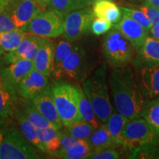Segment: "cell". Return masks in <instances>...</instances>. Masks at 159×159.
<instances>
[{"mask_svg":"<svg viewBox=\"0 0 159 159\" xmlns=\"http://www.w3.org/2000/svg\"><path fill=\"white\" fill-rule=\"evenodd\" d=\"M114 102L119 114L132 119L142 116L150 100L143 94L132 67L114 68L109 76Z\"/></svg>","mask_w":159,"mask_h":159,"instance_id":"1","label":"cell"},{"mask_svg":"<svg viewBox=\"0 0 159 159\" xmlns=\"http://www.w3.org/2000/svg\"><path fill=\"white\" fill-rule=\"evenodd\" d=\"M108 67L103 63L94 71L92 76L85 80L83 90L85 96L92 105L95 114L102 124H105L113 112L108 84H107Z\"/></svg>","mask_w":159,"mask_h":159,"instance_id":"2","label":"cell"},{"mask_svg":"<svg viewBox=\"0 0 159 159\" xmlns=\"http://www.w3.org/2000/svg\"><path fill=\"white\" fill-rule=\"evenodd\" d=\"M52 91L55 107L63 126L68 127L81 120L77 88L69 83L59 82L52 87Z\"/></svg>","mask_w":159,"mask_h":159,"instance_id":"3","label":"cell"},{"mask_svg":"<svg viewBox=\"0 0 159 159\" xmlns=\"http://www.w3.org/2000/svg\"><path fill=\"white\" fill-rule=\"evenodd\" d=\"M102 49L105 59L113 68L128 65L134 58V47L114 27L103 37Z\"/></svg>","mask_w":159,"mask_h":159,"instance_id":"4","label":"cell"},{"mask_svg":"<svg viewBox=\"0 0 159 159\" xmlns=\"http://www.w3.org/2000/svg\"><path fill=\"white\" fill-rule=\"evenodd\" d=\"M159 135L142 116L129 119L123 129L119 146L126 150L144 145H158Z\"/></svg>","mask_w":159,"mask_h":159,"instance_id":"5","label":"cell"},{"mask_svg":"<svg viewBox=\"0 0 159 159\" xmlns=\"http://www.w3.org/2000/svg\"><path fill=\"white\" fill-rule=\"evenodd\" d=\"M41 156L13 127L4 130L3 140L0 146V159H35Z\"/></svg>","mask_w":159,"mask_h":159,"instance_id":"6","label":"cell"},{"mask_svg":"<svg viewBox=\"0 0 159 159\" xmlns=\"http://www.w3.org/2000/svg\"><path fill=\"white\" fill-rule=\"evenodd\" d=\"M63 23L64 16L60 12L52 8L45 9L21 30L31 34L50 39L63 34Z\"/></svg>","mask_w":159,"mask_h":159,"instance_id":"7","label":"cell"},{"mask_svg":"<svg viewBox=\"0 0 159 159\" xmlns=\"http://www.w3.org/2000/svg\"><path fill=\"white\" fill-rule=\"evenodd\" d=\"M94 16L93 10L88 7L68 13L64 17L63 37L70 42L82 39L90 31Z\"/></svg>","mask_w":159,"mask_h":159,"instance_id":"8","label":"cell"},{"mask_svg":"<svg viewBox=\"0 0 159 159\" xmlns=\"http://www.w3.org/2000/svg\"><path fill=\"white\" fill-rule=\"evenodd\" d=\"M133 66L145 97L150 101L159 97V63H134Z\"/></svg>","mask_w":159,"mask_h":159,"instance_id":"9","label":"cell"},{"mask_svg":"<svg viewBox=\"0 0 159 159\" xmlns=\"http://www.w3.org/2000/svg\"><path fill=\"white\" fill-rule=\"evenodd\" d=\"M86 64V52L80 45L75 44L70 54L63 61L61 69L53 77L56 80L82 78Z\"/></svg>","mask_w":159,"mask_h":159,"instance_id":"10","label":"cell"},{"mask_svg":"<svg viewBox=\"0 0 159 159\" xmlns=\"http://www.w3.org/2000/svg\"><path fill=\"white\" fill-rule=\"evenodd\" d=\"M18 29L21 30L43 11L35 0H15L3 6Z\"/></svg>","mask_w":159,"mask_h":159,"instance_id":"11","label":"cell"},{"mask_svg":"<svg viewBox=\"0 0 159 159\" xmlns=\"http://www.w3.org/2000/svg\"><path fill=\"white\" fill-rule=\"evenodd\" d=\"M33 69V61L25 59L19 60L10 63L8 66L2 69L0 78L7 90L17 94V86L20 81Z\"/></svg>","mask_w":159,"mask_h":159,"instance_id":"12","label":"cell"},{"mask_svg":"<svg viewBox=\"0 0 159 159\" xmlns=\"http://www.w3.org/2000/svg\"><path fill=\"white\" fill-rule=\"evenodd\" d=\"M48 77L33 69L20 81L16 92L25 99L33 100L48 85Z\"/></svg>","mask_w":159,"mask_h":159,"instance_id":"13","label":"cell"},{"mask_svg":"<svg viewBox=\"0 0 159 159\" xmlns=\"http://www.w3.org/2000/svg\"><path fill=\"white\" fill-rule=\"evenodd\" d=\"M46 38L28 33L15 50L5 55L4 61L10 64L21 59L33 61L39 47L44 42Z\"/></svg>","mask_w":159,"mask_h":159,"instance_id":"14","label":"cell"},{"mask_svg":"<svg viewBox=\"0 0 159 159\" xmlns=\"http://www.w3.org/2000/svg\"><path fill=\"white\" fill-rule=\"evenodd\" d=\"M38 111L45 117L57 130L63 126L60 119L52 97V87L48 85L41 94L31 100Z\"/></svg>","mask_w":159,"mask_h":159,"instance_id":"15","label":"cell"},{"mask_svg":"<svg viewBox=\"0 0 159 159\" xmlns=\"http://www.w3.org/2000/svg\"><path fill=\"white\" fill-rule=\"evenodd\" d=\"M114 27L130 41L136 51L142 47L148 37V31L134 20L124 16Z\"/></svg>","mask_w":159,"mask_h":159,"instance_id":"16","label":"cell"},{"mask_svg":"<svg viewBox=\"0 0 159 159\" xmlns=\"http://www.w3.org/2000/svg\"><path fill=\"white\" fill-rule=\"evenodd\" d=\"M55 49L53 43L50 40L46 39L44 42L39 47L33 61L34 69L47 77L52 74Z\"/></svg>","mask_w":159,"mask_h":159,"instance_id":"17","label":"cell"},{"mask_svg":"<svg viewBox=\"0 0 159 159\" xmlns=\"http://www.w3.org/2000/svg\"><path fill=\"white\" fill-rule=\"evenodd\" d=\"M159 63V41L148 36L137 50L132 63Z\"/></svg>","mask_w":159,"mask_h":159,"instance_id":"18","label":"cell"},{"mask_svg":"<svg viewBox=\"0 0 159 159\" xmlns=\"http://www.w3.org/2000/svg\"><path fill=\"white\" fill-rule=\"evenodd\" d=\"M13 116H15L19 128L21 129V134L24 135L25 139L41 152H43V146L40 142L39 136H38L37 128L30 122V120L25 116L23 111L20 110L16 105L14 111H13Z\"/></svg>","mask_w":159,"mask_h":159,"instance_id":"19","label":"cell"},{"mask_svg":"<svg viewBox=\"0 0 159 159\" xmlns=\"http://www.w3.org/2000/svg\"><path fill=\"white\" fill-rule=\"evenodd\" d=\"M37 129L38 136L43 146V152L55 156L61 148V133L53 127Z\"/></svg>","mask_w":159,"mask_h":159,"instance_id":"20","label":"cell"},{"mask_svg":"<svg viewBox=\"0 0 159 159\" xmlns=\"http://www.w3.org/2000/svg\"><path fill=\"white\" fill-rule=\"evenodd\" d=\"M93 12L97 18L105 19L111 23H118L122 19V12L112 0H99L94 3Z\"/></svg>","mask_w":159,"mask_h":159,"instance_id":"21","label":"cell"},{"mask_svg":"<svg viewBox=\"0 0 159 159\" xmlns=\"http://www.w3.org/2000/svg\"><path fill=\"white\" fill-rule=\"evenodd\" d=\"M87 142L90 146L91 152H98L107 148H116L114 140L105 124L95 129Z\"/></svg>","mask_w":159,"mask_h":159,"instance_id":"22","label":"cell"},{"mask_svg":"<svg viewBox=\"0 0 159 159\" xmlns=\"http://www.w3.org/2000/svg\"><path fill=\"white\" fill-rule=\"evenodd\" d=\"M28 33L20 29L0 32V55L7 54L15 50Z\"/></svg>","mask_w":159,"mask_h":159,"instance_id":"23","label":"cell"},{"mask_svg":"<svg viewBox=\"0 0 159 159\" xmlns=\"http://www.w3.org/2000/svg\"><path fill=\"white\" fill-rule=\"evenodd\" d=\"M79 98V111L80 114L81 120L90 124L94 129H97L100 126L101 124L99 122L95 114L92 105L89 99L85 96L84 91L80 88H77Z\"/></svg>","mask_w":159,"mask_h":159,"instance_id":"24","label":"cell"},{"mask_svg":"<svg viewBox=\"0 0 159 159\" xmlns=\"http://www.w3.org/2000/svg\"><path fill=\"white\" fill-rule=\"evenodd\" d=\"M16 95L5 88L0 78V123L13 116Z\"/></svg>","mask_w":159,"mask_h":159,"instance_id":"25","label":"cell"},{"mask_svg":"<svg viewBox=\"0 0 159 159\" xmlns=\"http://www.w3.org/2000/svg\"><path fill=\"white\" fill-rule=\"evenodd\" d=\"M128 120V117L113 111L105 124L114 140L116 148L119 147V142L120 140L122 132Z\"/></svg>","mask_w":159,"mask_h":159,"instance_id":"26","label":"cell"},{"mask_svg":"<svg viewBox=\"0 0 159 159\" xmlns=\"http://www.w3.org/2000/svg\"><path fill=\"white\" fill-rule=\"evenodd\" d=\"M91 150L86 140H80L79 142L65 150H58L55 155L57 158L66 159L88 158Z\"/></svg>","mask_w":159,"mask_h":159,"instance_id":"27","label":"cell"},{"mask_svg":"<svg viewBox=\"0 0 159 159\" xmlns=\"http://www.w3.org/2000/svg\"><path fill=\"white\" fill-rule=\"evenodd\" d=\"M91 5L89 0H50L49 8L56 10L61 14L66 16L71 12Z\"/></svg>","mask_w":159,"mask_h":159,"instance_id":"28","label":"cell"},{"mask_svg":"<svg viewBox=\"0 0 159 159\" xmlns=\"http://www.w3.org/2000/svg\"><path fill=\"white\" fill-rule=\"evenodd\" d=\"M24 114L33 125L37 128H45L53 127L52 125L47 120L41 113L38 111L31 100L25 99L24 105Z\"/></svg>","mask_w":159,"mask_h":159,"instance_id":"29","label":"cell"},{"mask_svg":"<svg viewBox=\"0 0 159 159\" xmlns=\"http://www.w3.org/2000/svg\"><path fill=\"white\" fill-rule=\"evenodd\" d=\"M94 130L90 124L83 120H79L66 127L65 133L78 140L87 141Z\"/></svg>","mask_w":159,"mask_h":159,"instance_id":"30","label":"cell"},{"mask_svg":"<svg viewBox=\"0 0 159 159\" xmlns=\"http://www.w3.org/2000/svg\"><path fill=\"white\" fill-rule=\"evenodd\" d=\"M142 117L150 124L159 135V97L152 99L148 103Z\"/></svg>","mask_w":159,"mask_h":159,"instance_id":"31","label":"cell"},{"mask_svg":"<svg viewBox=\"0 0 159 159\" xmlns=\"http://www.w3.org/2000/svg\"><path fill=\"white\" fill-rule=\"evenodd\" d=\"M75 44H72V42L66 41H61L57 43L55 49V57H54V64H53L52 75L56 74L59 69H61V65L63 61L66 59L72 50Z\"/></svg>","mask_w":159,"mask_h":159,"instance_id":"32","label":"cell"},{"mask_svg":"<svg viewBox=\"0 0 159 159\" xmlns=\"http://www.w3.org/2000/svg\"><path fill=\"white\" fill-rule=\"evenodd\" d=\"M157 145H144L128 150V158L134 159H158L159 148Z\"/></svg>","mask_w":159,"mask_h":159,"instance_id":"33","label":"cell"},{"mask_svg":"<svg viewBox=\"0 0 159 159\" xmlns=\"http://www.w3.org/2000/svg\"><path fill=\"white\" fill-rule=\"evenodd\" d=\"M122 12V14L124 16L130 18L137 23H139L146 31H149L152 27L150 21H149L148 17L140 10H135L132 8H128L126 7H119Z\"/></svg>","mask_w":159,"mask_h":159,"instance_id":"34","label":"cell"},{"mask_svg":"<svg viewBox=\"0 0 159 159\" xmlns=\"http://www.w3.org/2000/svg\"><path fill=\"white\" fill-rule=\"evenodd\" d=\"M112 27V23L107 20L101 19V18H96L92 21L91 26V30L94 34L97 35H100L105 34L108 30H110Z\"/></svg>","mask_w":159,"mask_h":159,"instance_id":"35","label":"cell"},{"mask_svg":"<svg viewBox=\"0 0 159 159\" xmlns=\"http://www.w3.org/2000/svg\"><path fill=\"white\" fill-rule=\"evenodd\" d=\"M18 29L13 23L3 5H0V32H7Z\"/></svg>","mask_w":159,"mask_h":159,"instance_id":"36","label":"cell"},{"mask_svg":"<svg viewBox=\"0 0 159 159\" xmlns=\"http://www.w3.org/2000/svg\"><path fill=\"white\" fill-rule=\"evenodd\" d=\"M120 154L114 148H107L98 152H91L88 158L91 159H117L119 158Z\"/></svg>","mask_w":159,"mask_h":159,"instance_id":"37","label":"cell"},{"mask_svg":"<svg viewBox=\"0 0 159 159\" xmlns=\"http://www.w3.org/2000/svg\"><path fill=\"white\" fill-rule=\"evenodd\" d=\"M139 10L144 13L152 26L159 25V9L148 5L141 6Z\"/></svg>","mask_w":159,"mask_h":159,"instance_id":"38","label":"cell"},{"mask_svg":"<svg viewBox=\"0 0 159 159\" xmlns=\"http://www.w3.org/2000/svg\"><path fill=\"white\" fill-rule=\"evenodd\" d=\"M79 141L80 140H78V139L69 136V135L66 134L65 132L61 133V144L59 150H67V149L70 148L71 147L77 144Z\"/></svg>","mask_w":159,"mask_h":159,"instance_id":"39","label":"cell"},{"mask_svg":"<svg viewBox=\"0 0 159 159\" xmlns=\"http://www.w3.org/2000/svg\"><path fill=\"white\" fill-rule=\"evenodd\" d=\"M145 5L151 6L159 9V0H143Z\"/></svg>","mask_w":159,"mask_h":159,"instance_id":"40","label":"cell"},{"mask_svg":"<svg viewBox=\"0 0 159 159\" xmlns=\"http://www.w3.org/2000/svg\"><path fill=\"white\" fill-rule=\"evenodd\" d=\"M151 34L152 35L154 39H156L159 41V27H155V26H152L150 30Z\"/></svg>","mask_w":159,"mask_h":159,"instance_id":"41","label":"cell"},{"mask_svg":"<svg viewBox=\"0 0 159 159\" xmlns=\"http://www.w3.org/2000/svg\"><path fill=\"white\" fill-rule=\"evenodd\" d=\"M35 1L43 9H47L49 7V2H50V0H35Z\"/></svg>","mask_w":159,"mask_h":159,"instance_id":"42","label":"cell"},{"mask_svg":"<svg viewBox=\"0 0 159 159\" xmlns=\"http://www.w3.org/2000/svg\"><path fill=\"white\" fill-rule=\"evenodd\" d=\"M13 1H15V0H0V5L4 6Z\"/></svg>","mask_w":159,"mask_h":159,"instance_id":"43","label":"cell"},{"mask_svg":"<svg viewBox=\"0 0 159 159\" xmlns=\"http://www.w3.org/2000/svg\"><path fill=\"white\" fill-rule=\"evenodd\" d=\"M3 136H4V130H2V129L0 128V146H1L2 142Z\"/></svg>","mask_w":159,"mask_h":159,"instance_id":"44","label":"cell"},{"mask_svg":"<svg viewBox=\"0 0 159 159\" xmlns=\"http://www.w3.org/2000/svg\"><path fill=\"white\" fill-rule=\"evenodd\" d=\"M97 1H99V0H90V2L91 5H94V3H95Z\"/></svg>","mask_w":159,"mask_h":159,"instance_id":"45","label":"cell"},{"mask_svg":"<svg viewBox=\"0 0 159 159\" xmlns=\"http://www.w3.org/2000/svg\"><path fill=\"white\" fill-rule=\"evenodd\" d=\"M128 1H130V2H136V1H138V0H128Z\"/></svg>","mask_w":159,"mask_h":159,"instance_id":"46","label":"cell"},{"mask_svg":"<svg viewBox=\"0 0 159 159\" xmlns=\"http://www.w3.org/2000/svg\"><path fill=\"white\" fill-rule=\"evenodd\" d=\"M89 1H90V0H89Z\"/></svg>","mask_w":159,"mask_h":159,"instance_id":"47","label":"cell"}]
</instances>
